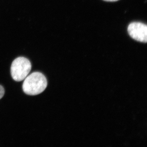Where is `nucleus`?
<instances>
[{
	"label": "nucleus",
	"mask_w": 147,
	"mask_h": 147,
	"mask_svg": "<svg viewBox=\"0 0 147 147\" xmlns=\"http://www.w3.org/2000/svg\"><path fill=\"white\" fill-rule=\"evenodd\" d=\"M23 90L26 94L36 95L42 92L47 86L45 76L39 72H34L25 78Z\"/></svg>",
	"instance_id": "f257e3e1"
},
{
	"label": "nucleus",
	"mask_w": 147,
	"mask_h": 147,
	"mask_svg": "<svg viewBox=\"0 0 147 147\" xmlns=\"http://www.w3.org/2000/svg\"><path fill=\"white\" fill-rule=\"evenodd\" d=\"M32 68L30 61L24 57H19L13 61L11 67V74L14 81L21 82L30 73Z\"/></svg>",
	"instance_id": "f03ea898"
},
{
	"label": "nucleus",
	"mask_w": 147,
	"mask_h": 147,
	"mask_svg": "<svg viewBox=\"0 0 147 147\" xmlns=\"http://www.w3.org/2000/svg\"><path fill=\"white\" fill-rule=\"evenodd\" d=\"M129 34L133 39L146 43L147 41V26L140 22H133L127 28Z\"/></svg>",
	"instance_id": "7ed1b4c3"
},
{
	"label": "nucleus",
	"mask_w": 147,
	"mask_h": 147,
	"mask_svg": "<svg viewBox=\"0 0 147 147\" xmlns=\"http://www.w3.org/2000/svg\"><path fill=\"white\" fill-rule=\"evenodd\" d=\"M5 94V90L3 87L0 85V99Z\"/></svg>",
	"instance_id": "20e7f679"
},
{
	"label": "nucleus",
	"mask_w": 147,
	"mask_h": 147,
	"mask_svg": "<svg viewBox=\"0 0 147 147\" xmlns=\"http://www.w3.org/2000/svg\"><path fill=\"white\" fill-rule=\"evenodd\" d=\"M104 1L108 2H114L117 1H119V0H104Z\"/></svg>",
	"instance_id": "39448f33"
}]
</instances>
